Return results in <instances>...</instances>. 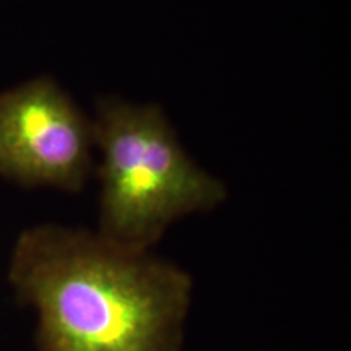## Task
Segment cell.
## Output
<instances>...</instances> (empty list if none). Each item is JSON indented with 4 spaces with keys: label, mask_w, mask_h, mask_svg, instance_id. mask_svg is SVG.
<instances>
[{
    "label": "cell",
    "mask_w": 351,
    "mask_h": 351,
    "mask_svg": "<svg viewBox=\"0 0 351 351\" xmlns=\"http://www.w3.org/2000/svg\"><path fill=\"white\" fill-rule=\"evenodd\" d=\"M91 122L99 152V234L153 251L176 221L226 200L225 184L187 155L156 104L106 96L96 101Z\"/></svg>",
    "instance_id": "7a4b0ae2"
},
{
    "label": "cell",
    "mask_w": 351,
    "mask_h": 351,
    "mask_svg": "<svg viewBox=\"0 0 351 351\" xmlns=\"http://www.w3.org/2000/svg\"><path fill=\"white\" fill-rule=\"evenodd\" d=\"M7 276L38 351H184L194 282L148 249L44 223L20 232Z\"/></svg>",
    "instance_id": "6da1fadb"
},
{
    "label": "cell",
    "mask_w": 351,
    "mask_h": 351,
    "mask_svg": "<svg viewBox=\"0 0 351 351\" xmlns=\"http://www.w3.org/2000/svg\"><path fill=\"white\" fill-rule=\"evenodd\" d=\"M91 116L52 77L0 91V176L77 194L95 169Z\"/></svg>",
    "instance_id": "3957f363"
}]
</instances>
